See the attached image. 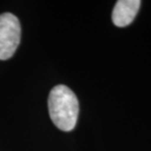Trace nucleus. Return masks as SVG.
<instances>
[{"label":"nucleus","instance_id":"f257e3e1","mask_svg":"<svg viewBox=\"0 0 151 151\" xmlns=\"http://www.w3.org/2000/svg\"><path fill=\"white\" fill-rule=\"evenodd\" d=\"M78 100L73 90L64 84L54 86L48 96V111L51 121L59 129L71 132L77 125Z\"/></svg>","mask_w":151,"mask_h":151},{"label":"nucleus","instance_id":"f03ea898","mask_svg":"<svg viewBox=\"0 0 151 151\" xmlns=\"http://www.w3.org/2000/svg\"><path fill=\"white\" fill-rule=\"evenodd\" d=\"M21 40V25L11 13L0 15V60H8L16 52Z\"/></svg>","mask_w":151,"mask_h":151},{"label":"nucleus","instance_id":"7ed1b4c3","mask_svg":"<svg viewBox=\"0 0 151 151\" xmlns=\"http://www.w3.org/2000/svg\"><path fill=\"white\" fill-rule=\"evenodd\" d=\"M139 0H119L112 12V21L115 26L124 28L134 20L140 8Z\"/></svg>","mask_w":151,"mask_h":151}]
</instances>
